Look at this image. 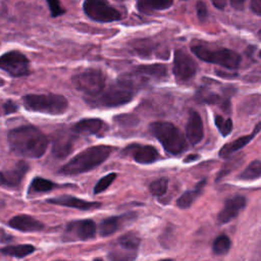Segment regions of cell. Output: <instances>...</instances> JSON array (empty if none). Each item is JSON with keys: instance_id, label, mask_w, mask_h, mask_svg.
<instances>
[{"instance_id": "obj_14", "label": "cell", "mask_w": 261, "mask_h": 261, "mask_svg": "<svg viewBox=\"0 0 261 261\" xmlns=\"http://www.w3.org/2000/svg\"><path fill=\"white\" fill-rule=\"evenodd\" d=\"M137 215L135 213H126L119 216H110L103 219L99 226L98 231L101 237H109L112 233L119 230L121 227L125 226L127 223L136 219Z\"/></svg>"}, {"instance_id": "obj_9", "label": "cell", "mask_w": 261, "mask_h": 261, "mask_svg": "<svg viewBox=\"0 0 261 261\" xmlns=\"http://www.w3.org/2000/svg\"><path fill=\"white\" fill-rule=\"evenodd\" d=\"M198 64L187 52L177 49L174 52L172 72L177 84L189 83L197 73Z\"/></svg>"}, {"instance_id": "obj_19", "label": "cell", "mask_w": 261, "mask_h": 261, "mask_svg": "<svg viewBox=\"0 0 261 261\" xmlns=\"http://www.w3.org/2000/svg\"><path fill=\"white\" fill-rule=\"evenodd\" d=\"M187 139L192 145L199 144L204 137L203 121L200 114L196 110H191L186 126Z\"/></svg>"}, {"instance_id": "obj_10", "label": "cell", "mask_w": 261, "mask_h": 261, "mask_svg": "<svg viewBox=\"0 0 261 261\" xmlns=\"http://www.w3.org/2000/svg\"><path fill=\"white\" fill-rule=\"evenodd\" d=\"M97 225L92 219L72 220L65 226L62 234L63 242L87 241L95 238Z\"/></svg>"}, {"instance_id": "obj_2", "label": "cell", "mask_w": 261, "mask_h": 261, "mask_svg": "<svg viewBox=\"0 0 261 261\" xmlns=\"http://www.w3.org/2000/svg\"><path fill=\"white\" fill-rule=\"evenodd\" d=\"M138 87L128 73L119 76L99 95L89 97L88 103L97 107H116L133 100Z\"/></svg>"}, {"instance_id": "obj_21", "label": "cell", "mask_w": 261, "mask_h": 261, "mask_svg": "<svg viewBox=\"0 0 261 261\" xmlns=\"http://www.w3.org/2000/svg\"><path fill=\"white\" fill-rule=\"evenodd\" d=\"M261 129V123H258V125L255 126L254 130L250 134V135H247V136H244V137H241L230 143H227L225 144L219 151V156L221 158H227L229 157L231 154H233L234 152L241 150L242 148H244L249 142L252 141V139L255 137L256 134H258Z\"/></svg>"}, {"instance_id": "obj_29", "label": "cell", "mask_w": 261, "mask_h": 261, "mask_svg": "<svg viewBox=\"0 0 261 261\" xmlns=\"http://www.w3.org/2000/svg\"><path fill=\"white\" fill-rule=\"evenodd\" d=\"M230 245L231 242L229 238L225 234H220L214 240L212 244V251L215 255H225L229 251Z\"/></svg>"}, {"instance_id": "obj_40", "label": "cell", "mask_w": 261, "mask_h": 261, "mask_svg": "<svg viewBox=\"0 0 261 261\" xmlns=\"http://www.w3.org/2000/svg\"><path fill=\"white\" fill-rule=\"evenodd\" d=\"M229 1H230V4H231V6L233 8H236V9H243L245 0H229Z\"/></svg>"}, {"instance_id": "obj_34", "label": "cell", "mask_w": 261, "mask_h": 261, "mask_svg": "<svg viewBox=\"0 0 261 261\" xmlns=\"http://www.w3.org/2000/svg\"><path fill=\"white\" fill-rule=\"evenodd\" d=\"M114 120L116 121V123L118 125L123 126V127H132V126L137 125L139 122V119L135 115L129 114V113L120 114V115L116 116L114 118Z\"/></svg>"}, {"instance_id": "obj_32", "label": "cell", "mask_w": 261, "mask_h": 261, "mask_svg": "<svg viewBox=\"0 0 261 261\" xmlns=\"http://www.w3.org/2000/svg\"><path fill=\"white\" fill-rule=\"evenodd\" d=\"M115 178H116V173H114V172L108 173V174L104 175L103 177H101L100 180L94 187V194H100V193L104 192L114 181Z\"/></svg>"}, {"instance_id": "obj_20", "label": "cell", "mask_w": 261, "mask_h": 261, "mask_svg": "<svg viewBox=\"0 0 261 261\" xmlns=\"http://www.w3.org/2000/svg\"><path fill=\"white\" fill-rule=\"evenodd\" d=\"M7 224L16 230L22 231V232H34V231H40L44 228V224L36 219L33 216L27 215V214H20L15 215L12 218H10L7 222Z\"/></svg>"}, {"instance_id": "obj_25", "label": "cell", "mask_w": 261, "mask_h": 261, "mask_svg": "<svg viewBox=\"0 0 261 261\" xmlns=\"http://www.w3.org/2000/svg\"><path fill=\"white\" fill-rule=\"evenodd\" d=\"M36 248L30 244H21L17 246H6L1 249V253L3 255L12 256L15 258H23L31 255Z\"/></svg>"}, {"instance_id": "obj_42", "label": "cell", "mask_w": 261, "mask_h": 261, "mask_svg": "<svg viewBox=\"0 0 261 261\" xmlns=\"http://www.w3.org/2000/svg\"><path fill=\"white\" fill-rule=\"evenodd\" d=\"M198 158H199L198 155H196V154H191V155H188V156L184 159V162H192V161H194V160H196V159H198Z\"/></svg>"}, {"instance_id": "obj_27", "label": "cell", "mask_w": 261, "mask_h": 261, "mask_svg": "<svg viewBox=\"0 0 261 261\" xmlns=\"http://www.w3.org/2000/svg\"><path fill=\"white\" fill-rule=\"evenodd\" d=\"M260 176H261V161L254 160L239 175V178L243 180H253V179L259 178Z\"/></svg>"}, {"instance_id": "obj_35", "label": "cell", "mask_w": 261, "mask_h": 261, "mask_svg": "<svg viewBox=\"0 0 261 261\" xmlns=\"http://www.w3.org/2000/svg\"><path fill=\"white\" fill-rule=\"evenodd\" d=\"M47 3H48V7L50 9L51 15L53 17L59 16V15L65 13V9L61 7L59 0H47Z\"/></svg>"}, {"instance_id": "obj_1", "label": "cell", "mask_w": 261, "mask_h": 261, "mask_svg": "<svg viewBox=\"0 0 261 261\" xmlns=\"http://www.w3.org/2000/svg\"><path fill=\"white\" fill-rule=\"evenodd\" d=\"M10 150L25 158H40L48 148V139L34 125H20L10 129L7 134Z\"/></svg>"}, {"instance_id": "obj_6", "label": "cell", "mask_w": 261, "mask_h": 261, "mask_svg": "<svg viewBox=\"0 0 261 261\" xmlns=\"http://www.w3.org/2000/svg\"><path fill=\"white\" fill-rule=\"evenodd\" d=\"M192 52L201 60L223 66L227 69H236L241 63V56L229 49H212L202 44H196L191 47Z\"/></svg>"}, {"instance_id": "obj_16", "label": "cell", "mask_w": 261, "mask_h": 261, "mask_svg": "<svg viewBox=\"0 0 261 261\" xmlns=\"http://www.w3.org/2000/svg\"><path fill=\"white\" fill-rule=\"evenodd\" d=\"M246 199L243 196H236L225 201L223 208L220 210L217 216V220L219 223H227L245 208Z\"/></svg>"}, {"instance_id": "obj_23", "label": "cell", "mask_w": 261, "mask_h": 261, "mask_svg": "<svg viewBox=\"0 0 261 261\" xmlns=\"http://www.w3.org/2000/svg\"><path fill=\"white\" fill-rule=\"evenodd\" d=\"M205 184H206V179H202L200 182L197 184V186L195 187L194 190L185 192L176 201L177 207L180 209L189 208L193 204V202L201 195Z\"/></svg>"}, {"instance_id": "obj_13", "label": "cell", "mask_w": 261, "mask_h": 261, "mask_svg": "<svg viewBox=\"0 0 261 261\" xmlns=\"http://www.w3.org/2000/svg\"><path fill=\"white\" fill-rule=\"evenodd\" d=\"M123 154L132 156L136 162L141 164H150L159 158L158 151L153 146L150 145H128L124 149Z\"/></svg>"}, {"instance_id": "obj_26", "label": "cell", "mask_w": 261, "mask_h": 261, "mask_svg": "<svg viewBox=\"0 0 261 261\" xmlns=\"http://www.w3.org/2000/svg\"><path fill=\"white\" fill-rule=\"evenodd\" d=\"M118 245L121 249L136 252L140 246V238L134 231H127L118 239Z\"/></svg>"}, {"instance_id": "obj_8", "label": "cell", "mask_w": 261, "mask_h": 261, "mask_svg": "<svg viewBox=\"0 0 261 261\" xmlns=\"http://www.w3.org/2000/svg\"><path fill=\"white\" fill-rule=\"evenodd\" d=\"M84 12L88 17L99 22H112L121 19V13L107 0H85Z\"/></svg>"}, {"instance_id": "obj_4", "label": "cell", "mask_w": 261, "mask_h": 261, "mask_svg": "<svg viewBox=\"0 0 261 261\" xmlns=\"http://www.w3.org/2000/svg\"><path fill=\"white\" fill-rule=\"evenodd\" d=\"M149 130L152 136L160 142L168 154L178 155L186 151V138L173 123L168 121H155L149 125Z\"/></svg>"}, {"instance_id": "obj_11", "label": "cell", "mask_w": 261, "mask_h": 261, "mask_svg": "<svg viewBox=\"0 0 261 261\" xmlns=\"http://www.w3.org/2000/svg\"><path fill=\"white\" fill-rule=\"evenodd\" d=\"M0 67L11 76L19 77L29 74L30 61L21 52L12 50L1 56Z\"/></svg>"}, {"instance_id": "obj_15", "label": "cell", "mask_w": 261, "mask_h": 261, "mask_svg": "<svg viewBox=\"0 0 261 261\" xmlns=\"http://www.w3.org/2000/svg\"><path fill=\"white\" fill-rule=\"evenodd\" d=\"M46 202L54 205H60V206H65L69 208H74L83 211L87 210H93L101 207L100 202H91V201H86L83 199H79L76 197H72L69 195H62L56 198H51L47 199Z\"/></svg>"}, {"instance_id": "obj_45", "label": "cell", "mask_w": 261, "mask_h": 261, "mask_svg": "<svg viewBox=\"0 0 261 261\" xmlns=\"http://www.w3.org/2000/svg\"><path fill=\"white\" fill-rule=\"evenodd\" d=\"M259 55H260V57H261V51H260V53H259Z\"/></svg>"}, {"instance_id": "obj_33", "label": "cell", "mask_w": 261, "mask_h": 261, "mask_svg": "<svg viewBox=\"0 0 261 261\" xmlns=\"http://www.w3.org/2000/svg\"><path fill=\"white\" fill-rule=\"evenodd\" d=\"M197 99L200 100L201 102L204 103H208V104H217L221 101V97L213 92H209L207 90H200L198 95H197Z\"/></svg>"}, {"instance_id": "obj_41", "label": "cell", "mask_w": 261, "mask_h": 261, "mask_svg": "<svg viewBox=\"0 0 261 261\" xmlns=\"http://www.w3.org/2000/svg\"><path fill=\"white\" fill-rule=\"evenodd\" d=\"M10 241H12V237L10 234H6L5 231L2 229L1 230V243L5 244V243H8Z\"/></svg>"}, {"instance_id": "obj_7", "label": "cell", "mask_w": 261, "mask_h": 261, "mask_svg": "<svg viewBox=\"0 0 261 261\" xmlns=\"http://www.w3.org/2000/svg\"><path fill=\"white\" fill-rule=\"evenodd\" d=\"M73 87L89 97L99 95L106 84V76L102 70L97 68H87L71 77Z\"/></svg>"}, {"instance_id": "obj_36", "label": "cell", "mask_w": 261, "mask_h": 261, "mask_svg": "<svg viewBox=\"0 0 261 261\" xmlns=\"http://www.w3.org/2000/svg\"><path fill=\"white\" fill-rule=\"evenodd\" d=\"M196 11H197V15H198V18L201 20V21H204L206 20L207 16H208V10H207V6L205 4V2L203 1H198L197 4H196Z\"/></svg>"}, {"instance_id": "obj_3", "label": "cell", "mask_w": 261, "mask_h": 261, "mask_svg": "<svg viewBox=\"0 0 261 261\" xmlns=\"http://www.w3.org/2000/svg\"><path fill=\"white\" fill-rule=\"evenodd\" d=\"M112 150V147L107 145L89 147L64 164L59 169V173L63 175H76L92 170L103 163L110 156Z\"/></svg>"}, {"instance_id": "obj_5", "label": "cell", "mask_w": 261, "mask_h": 261, "mask_svg": "<svg viewBox=\"0 0 261 261\" xmlns=\"http://www.w3.org/2000/svg\"><path fill=\"white\" fill-rule=\"evenodd\" d=\"M23 106L32 112L51 115L63 114L68 108L67 99L58 94H28L22 97Z\"/></svg>"}, {"instance_id": "obj_39", "label": "cell", "mask_w": 261, "mask_h": 261, "mask_svg": "<svg viewBox=\"0 0 261 261\" xmlns=\"http://www.w3.org/2000/svg\"><path fill=\"white\" fill-rule=\"evenodd\" d=\"M212 4L218 8V9H223L225 8L226 6V3H227V0H211Z\"/></svg>"}, {"instance_id": "obj_38", "label": "cell", "mask_w": 261, "mask_h": 261, "mask_svg": "<svg viewBox=\"0 0 261 261\" xmlns=\"http://www.w3.org/2000/svg\"><path fill=\"white\" fill-rule=\"evenodd\" d=\"M250 7L254 13L261 15V0H251Z\"/></svg>"}, {"instance_id": "obj_43", "label": "cell", "mask_w": 261, "mask_h": 261, "mask_svg": "<svg viewBox=\"0 0 261 261\" xmlns=\"http://www.w3.org/2000/svg\"><path fill=\"white\" fill-rule=\"evenodd\" d=\"M258 36H259V38L261 39V29H260V31L258 32Z\"/></svg>"}, {"instance_id": "obj_12", "label": "cell", "mask_w": 261, "mask_h": 261, "mask_svg": "<svg viewBox=\"0 0 261 261\" xmlns=\"http://www.w3.org/2000/svg\"><path fill=\"white\" fill-rule=\"evenodd\" d=\"M137 86L140 88L146 85L150 80L161 81L167 76V67L161 63L155 64H143L135 68V70L129 73Z\"/></svg>"}, {"instance_id": "obj_44", "label": "cell", "mask_w": 261, "mask_h": 261, "mask_svg": "<svg viewBox=\"0 0 261 261\" xmlns=\"http://www.w3.org/2000/svg\"><path fill=\"white\" fill-rule=\"evenodd\" d=\"M116 1H119V2H122V1H125V0H116Z\"/></svg>"}, {"instance_id": "obj_18", "label": "cell", "mask_w": 261, "mask_h": 261, "mask_svg": "<svg viewBox=\"0 0 261 261\" xmlns=\"http://www.w3.org/2000/svg\"><path fill=\"white\" fill-rule=\"evenodd\" d=\"M29 170V165L24 161H18L14 166L1 171V185L5 187H17L25 173Z\"/></svg>"}, {"instance_id": "obj_28", "label": "cell", "mask_w": 261, "mask_h": 261, "mask_svg": "<svg viewBox=\"0 0 261 261\" xmlns=\"http://www.w3.org/2000/svg\"><path fill=\"white\" fill-rule=\"evenodd\" d=\"M55 187L56 185L53 181L37 176L32 180L30 185V191L35 193H44L53 190Z\"/></svg>"}, {"instance_id": "obj_17", "label": "cell", "mask_w": 261, "mask_h": 261, "mask_svg": "<svg viewBox=\"0 0 261 261\" xmlns=\"http://www.w3.org/2000/svg\"><path fill=\"white\" fill-rule=\"evenodd\" d=\"M107 126L102 119L99 118H84L79 120L71 128L73 134L84 135V136H101Z\"/></svg>"}, {"instance_id": "obj_22", "label": "cell", "mask_w": 261, "mask_h": 261, "mask_svg": "<svg viewBox=\"0 0 261 261\" xmlns=\"http://www.w3.org/2000/svg\"><path fill=\"white\" fill-rule=\"evenodd\" d=\"M73 137L67 133L57 134L53 139L52 154L57 158H64L72 150Z\"/></svg>"}, {"instance_id": "obj_30", "label": "cell", "mask_w": 261, "mask_h": 261, "mask_svg": "<svg viewBox=\"0 0 261 261\" xmlns=\"http://www.w3.org/2000/svg\"><path fill=\"white\" fill-rule=\"evenodd\" d=\"M167 189H168V179L166 177H160L158 179H155L149 186L150 193L155 197L163 196L167 192Z\"/></svg>"}, {"instance_id": "obj_37", "label": "cell", "mask_w": 261, "mask_h": 261, "mask_svg": "<svg viewBox=\"0 0 261 261\" xmlns=\"http://www.w3.org/2000/svg\"><path fill=\"white\" fill-rule=\"evenodd\" d=\"M16 110H17V105L13 101L7 100L6 102L3 103V111L5 114H11Z\"/></svg>"}, {"instance_id": "obj_24", "label": "cell", "mask_w": 261, "mask_h": 261, "mask_svg": "<svg viewBox=\"0 0 261 261\" xmlns=\"http://www.w3.org/2000/svg\"><path fill=\"white\" fill-rule=\"evenodd\" d=\"M173 0H137L140 11L147 13L153 10H165L172 6Z\"/></svg>"}, {"instance_id": "obj_31", "label": "cell", "mask_w": 261, "mask_h": 261, "mask_svg": "<svg viewBox=\"0 0 261 261\" xmlns=\"http://www.w3.org/2000/svg\"><path fill=\"white\" fill-rule=\"evenodd\" d=\"M214 121H215V125L218 128L219 133L223 137H226L230 134V132L232 129V121L230 118H224L221 115H215Z\"/></svg>"}]
</instances>
